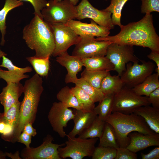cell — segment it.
Instances as JSON below:
<instances>
[{
  "mask_svg": "<svg viewBox=\"0 0 159 159\" xmlns=\"http://www.w3.org/2000/svg\"><path fill=\"white\" fill-rule=\"evenodd\" d=\"M71 89L77 100L81 110L85 111L93 110L95 107V102L86 92L76 85Z\"/></svg>",
  "mask_w": 159,
  "mask_h": 159,
  "instance_id": "f546056e",
  "label": "cell"
},
{
  "mask_svg": "<svg viewBox=\"0 0 159 159\" xmlns=\"http://www.w3.org/2000/svg\"><path fill=\"white\" fill-rule=\"evenodd\" d=\"M150 105L148 97L138 95L132 88L124 85L118 92L114 95L112 113L119 112L130 114L138 107Z\"/></svg>",
  "mask_w": 159,
  "mask_h": 159,
  "instance_id": "52a82bcc",
  "label": "cell"
},
{
  "mask_svg": "<svg viewBox=\"0 0 159 159\" xmlns=\"http://www.w3.org/2000/svg\"><path fill=\"white\" fill-rule=\"evenodd\" d=\"M140 61L142 62H129L126 64V69L120 76L124 85L132 88L142 82L153 72L155 65L150 61Z\"/></svg>",
  "mask_w": 159,
  "mask_h": 159,
  "instance_id": "9c48e42d",
  "label": "cell"
},
{
  "mask_svg": "<svg viewBox=\"0 0 159 159\" xmlns=\"http://www.w3.org/2000/svg\"><path fill=\"white\" fill-rule=\"evenodd\" d=\"M105 121L97 116L94 120L78 137L82 139L100 138L101 136Z\"/></svg>",
  "mask_w": 159,
  "mask_h": 159,
  "instance_id": "83f0119b",
  "label": "cell"
},
{
  "mask_svg": "<svg viewBox=\"0 0 159 159\" xmlns=\"http://www.w3.org/2000/svg\"><path fill=\"white\" fill-rule=\"evenodd\" d=\"M50 25L54 39L55 47L52 55L53 57L67 51L70 47L76 45L81 40V37L71 27L64 24L56 23Z\"/></svg>",
  "mask_w": 159,
  "mask_h": 159,
  "instance_id": "30bf717a",
  "label": "cell"
},
{
  "mask_svg": "<svg viewBox=\"0 0 159 159\" xmlns=\"http://www.w3.org/2000/svg\"><path fill=\"white\" fill-rule=\"evenodd\" d=\"M130 142L126 147L135 153L152 146H159V134L154 133L145 134L137 132L130 133L128 135Z\"/></svg>",
  "mask_w": 159,
  "mask_h": 159,
  "instance_id": "ac0fdd59",
  "label": "cell"
},
{
  "mask_svg": "<svg viewBox=\"0 0 159 159\" xmlns=\"http://www.w3.org/2000/svg\"><path fill=\"white\" fill-rule=\"evenodd\" d=\"M134 53L133 46L112 43L108 47L105 56L113 65L114 70L120 77L127 63L139 61Z\"/></svg>",
  "mask_w": 159,
  "mask_h": 159,
  "instance_id": "ba28073f",
  "label": "cell"
},
{
  "mask_svg": "<svg viewBox=\"0 0 159 159\" xmlns=\"http://www.w3.org/2000/svg\"><path fill=\"white\" fill-rule=\"evenodd\" d=\"M34 15L30 23L23 28L22 38L28 47L35 51V56L39 58L50 57L55 47L52 30L42 17Z\"/></svg>",
  "mask_w": 159,
  "mask_h": 159,
  "instance_id": "7a4b0ae2",
  "label": "cell"
},
{
  "mask_svg": "<svg viewBox=\"0 0 159 159\" xmlns=\"http://www.w3.org/2000/svg\"><path fill=\"white\" fill-rule=\"evenodd\" d=\"M74 114L72 110L64 106L61 102L52 104L48 115V118L53 129L60 137L64 138L67 135L64 130L68 122L73 120Z\"/></svg>",
  "mask_w": 159,
  "mask_h": 159,
  "instance_id": "5bb4252c",
  "label": "cell"
},
{
  "mask_svg": "<svg viewBox=\"0 0 159 159\" xmlns=\"http://www.w3.org/2000/svg\"><path fill=\"white\" fill-rule=\"evenodd\" d=\"M116 148L98 146L95 148L92 156V159H115Z\"/></svg>",
  "mask_w": 159,
  "mask_h": 159,
  "instance_id": "d590c367",
  "label": "cell"
},
{
  "mask_svg": "<svg viewBox=\"0 0 159 159\" xmlns=\"http://www.w3.org/2000/svg\"><path fill=\"white\" fill-rule=\"evenodd\" d=\"M114 94L104 95L99 103L95 107L93 110L100 118L105 120L112 113Z\"/></svg>",
  "mask_w": 159,
  "mask_h": 159,
  "instance_id": "484cf974",
  "label": "cell"
},
{
  "mask_svg": "<svg viewBox=\"0 0 159 159\" xmlns=\"http://www.w3.org/2000/svg\"><path fill=\"white\" fill-rule=\"evenodd\" d=\"M29 2L33 7L34 14H36L42 17L41 11L46 7L47 1L46 0H20Z\"/></svg>",
  "mask_w": 159,
  "mask_h": 159,
  "instance_id": "f35d334b",
  "label": "cell"
},
{
  "mask_svg": "<svg viewBox=\"0 0 159 159\" xmlns=\"http://www.w3.org/2000/svg\"><path fill=\"white\" fill-rule=\"evenodd\" d=\"M120 27V31L116 35L95 39L119 44L147 47L151 50L159 51V37L151 14H145L139 21L122 25Z\"/></svg>",
  "mask_w": 159,
  "mask_h": 159,
  "instance_id": "6da1fadb",
  "label": "cell"
},
{
  "mask_svg": "<svg viewBox=\"0 0 159 159\" xmlns=\"http://www.w3.org/2000/svg\"><path fill=\"white\" fill-rule=\"evenodd\" d=\"M99 138L100 142L98 146L115 148L119 147L114 128L110 124L106 122L102 134Z\"/></svg>",
  "mask_w": 159,
  "mask_h": 159,
  "instance_id": "4316f807",
  "label": "cell"
},
{
  "mask_svg": "<svg viewBox=\"0 0 159 159\" xmlns=\"http://www.w3.org/2000/svg\"><path fill=\"white\" fill-rule=\"evenodd\" d=\"M105 121L114 128L119 147L126 148L130 142L128 135L137 132L145 134H151L155 132L151 130L141 116L134 113L125 114L119 112L112 113Z\"/></svg>",
  "mask_w": 159,
  "mask_h": 159,
  "instance_id": "277c9868",
  "label": "cell"
},
{
  "mask_svg": "<svg viewBox=\"0 0 159 159\" xmlns=\"http://www.w3.org/2000/svg\"><path fill=\"white\" fill-rule=\"evenodd\" d=\"M83 66L88 70L114 71V66L105 56L81 58Z\"/></svg>",
  "mask_w": 159,
  "mask_h": 159,
  "instance_id": "7402d4cb",
  "label": "cell"
},
{
  "mask_svg": "<svg viewBox=\"0 0 159 159\" xmlns=\"http://www.w3.org/2000/svg\"><path fill=\"white\" fill-rule=\"evenodd\" d=\"M56 1H61L62 0H53ZM70 2L74 5L76 6L79 1V0H69Z\"/></svg>",
  "mask_w": 159,
  "mask_h": 159,
  "instance_id": "7dc6e473",
  "label": "cell"
},
{
  "mask_svg": "<svg viewBox=\"0 0 159 159\" xmlns=\"http://www.w3.org/2000/svg\"><path fill=\"white\" fill-rule=\"evenodd\" d=\"M32 123L28 122L24 125L22 132H24L32 137H34L37 134L36 130L32 126Z\"/></svg>",
  "mask_w": 159,
  "mask_h": 159,
  "instance_id": "ee69618b",
  "label": "cell"
},
{
  "mask_svg": "<svg viewBox=\"0 0 159 159\" xmlns=\"http://www.w3.org/2000/svg\"><path fill=\"white\" fill-rule=\"evenodd\" d=\"M124 85L119 76H112L110 72L103 79L100 90L104 95H114L119 91Z\"/></svg>",
  "mask_w": 159,
  "mask_h": 159,
  "instance_id": "cb8c5ba5",
  "label": "cell"
},
{
  "mask_svg": "<svg viewBox=\"0 0 159 159\" xmlns=\"http://www.w3.org/2000/svg\"><path fill=\"white\" fill-rule=\"evenodd\" d=\"M90 21L87 23L72 19L65 24L71 27L81 37H104L109 35L110 29L98 25L92 20Z\"/></svg>",
  "mask_w": 159,
  "mask_h": 159,
  "instance_id": "2e32d148",
  "label": "cell"
},
{
  "mask_svg": "<svg viewBox=\"0 0 159 159\" xmlns=\"http://www.w3.org/2000/svg\"><path fill=\"white\" fill-rule=\"evenodd\" d=\"M109 5L103 10L110 12L112 23L114 25L120 27L122 11L125 3L129 0H110Z\"/></svg>",
  "mask_w": 159,
  "mask_h": 159,
  "instance_id": "4dcf8cb0",
  "label": "cell"
},
{
  "mask_svg": "<svg viewBox=\"0 0 159 159\" xmlns=\"http://www.w3.org/2000/svg\"><path fill=\"white\" fill-rule=\"evenodd\" d=\"M110 72L107 71H90L85 69L81 76L92 86L100 89L103 79Z\"/></svg>",
  "mask_w": 159,
  "mask_h": 159,
  "instance_id": "1f68e13d",
  "label": "cell"
},
{
  "mask_svg": "<svg viewBox=\"0 0 159 159\" xmlns=\"http://www.w3.org/2000/svg\"><path fill=\"white\" fill-rule=\"evenodd\" d=\"M23 92V85L20 82L7 84L0 94V102L4 108L3 113H6L19 101V98Z\"/></svg>",
  "mask_w": 159,
  "mask_h": 159,
  "instance_id": "d6986e66",
  "label": "cell"
},
{
  "mask_svg": "<svg viewBox=\"0 0 159 159\" xmlns=\"http://www.w3.org/2000/svg\"><path fill=\"white\" fill-rule=\"evenodd\" d=\"M6 157H8L11 158L12 159H21L19 156V151L16 152L15 153L13 154L11 153H8L6 152Z\"/></svg>",
  "mask_w": 159,
  "mask_h": 159,
  "instance_id": "f6af8a7d",
  "label": "cell"
},
{
  "mask_svg": "<svg viewBox=\"0 0 159 159\" xmlns=\"http://www.w3.org/2000/svg\"><path fill=\"white\" fill-rule=\"evenodd\" d=\"M159 75L157 73H152L132 89L138 95L148 97L152 92L159 87Z\"/></svg>",
  "mask_w": 159,
  "mask_h": 159,
  "instance_id": "603a6c76",
  "label": "cell"
},
{
  "mask_svg": "<svg viewBox=\"0 0 159 159\" xmlns=\"http://www.w3.org/2000/svg\"><path fill=\"white\" fill-rule=\"evenodd\" d=\"M2 58L0 64V78L4 80L7 84L19 83L21 80L29 77L25 74L32 71L31 67H19L14 65L6 56H3Z\"/></svg>",
  "mask_w": 159,
  "mask_h": 159,
  "instance_id": "9a60e30c",
  "label": "cell"
},
{
  "mask_svg": "<svg viewBox=\"0 0 159 159\" xmlns=\"http://www.w3.org/2000/svg\"><path fill=\"white\" fill-rule=\"evenodd\" d=\"M7 54L3 51L0 50V58L2 57L3 56H6Z\"/></svg>",
  "mask_w": 159,
  "mask_h": 159,
  "instance_id": "c3c4849f",
  "label": "cell"
},
{
  "mask_svg": "<svg viewBox=\"0 0 159 159\" xmlns=\"http://www.w3.org/2000/svg\"><path fill=\"white\" fill-rule=\"evenodd\" d=\"M66 146L58 149L59 154L62 159L70 158L72 159H82L85 157H92L97 138L82 139L75 137H67Z\"/></svg>",
  "mask_w": 159,
  "mask_h": 159,
  "instance_id": "8992f818",
  "label": "cell"
},
{
  "mask_svg": "<svg viewBox=\"0 0 159 159\" xmlns=\"http://www.w3.org/2000/svg\"><path fill=\"white\" fill-rule=\"evenodd\" d=\"M23 5V2L20 0H5L3 7L0 10V31L1 34V44L2 45H3L5 42L6 19L7 14L11 10Z\"/></svg>",
  "mask_w": 159,
  "mask_h": 159,
  "instance_id": "d4e9b609",
  "label": "cell"
},
{
  "mask_svg": "<svg viewBox=\"0 0 159 159\" xmlns=\"http://www.w3.org/2000/svg\"><path fill=\"white\" fill-rule=\"evenodd\" d=\"M147 57L155 63L156 67L155 68L156 73L159 75V51L151 50Z\"/></svg>",
  "mask_w": 159,
  "mask_h": 159,
  "instance_id": "7bdbcfd3",
  "label": "cell"
},
{
  "mask_svg": "<svg viewBox=\"0 0 159 159\" xmlns=\"http://www.w3.org/2000/svg\"><path fill=\"white\" fill-rule=\"evenodd\" d=\"M133 113L142 117L151 130L159 134V108L146 105L138 107Z\"/></svg>",
  "mask_w": 159,
  "mask_h": 159,
  "instance_id": "44dd1931",
  "label": "cell"
},
{
  "mask_svg": "<svg viewBox=\"0 0 159 159\" xmlns=\"http://www.w3.org/2000/svg\"><path fill=\"white\" fill-rule=\"evenodd\" d=\"M103 0L105 1H107L109 0Z\"/></svg>",
  "mask_w": 159,
  "mask_h": 159,
  "instance_id": "681fc988",
  "label": "cell"
},
{
  "mask_svg": "<svg viewBox=\"0 0 159 159\" xmlns=\"http://www.w3.org/2000/svg\"><path fill=\"white\" fill-rule=\"evenodd\" d=\"M73 120L74 127L67 137H73L79 135L91 124L97 116L94 110L85 111L76 110Z\"/></svg>",
  "mask_w": 159,
  "mask_h": 159,
  "instance_id": "ffe728a7",
  "label": "cell"
},
{
  "mask_svg": "<svg viewBox=\"0 0 159 159\" xmlns=\"http://www.w3.org/2000/svg\"><path fill=\"white\" fill-rule=\"evenodd\" d=\"M117 153L115 159H137L136 153H134L127 148L118 147L116 148Z\"/></svg>",
  "mask_w": 159,
  "mask_h": 159,
  "instance_id": "74e56055",
  "label": "cell"
},
{
  "mask_svg": "<svg viewBox=\"0 0 159 159\" xmlns=\"http://www.w3.org/2000/svg\"><path fill=\"white\" fill-rule=\"evenodd\" d=\"M42 78L36 73L26 80L23 85L24 97L21 102L19 120L9 142L14 143L25 124L35 120L40 97L44 90Z\"/></svg>",
  "mask_w": 159,
  "mask_h": 159,
  "instance_id": "3957f363",
  "label": "cell"
},
{
  "mask_svg": "<svg viewBox=\"0 0 159 159\" xmlns=\"http://www.w3.org/2000/svg\"><path fill=\"white\" fill-rule=\"evenodd\" d=\"M56 61L67 70V74L65 78V83H73L77 78V74L83 66L81 58L70 55L66 51L57 56Z\"/></svg>",
  "mask_w": 159,
  "mask_h": 159,
  "instance_id": "e0dca14e",
  "label": "cell"
},
{
  "mask_svg": "<svg viewBox=\"0 0 159 159\" xmlns=\"http://www.w3.org/2000/svg\"><path fill=\"white\" fill-rule=\"evenodd\" d=\"M49 57L39 58L35 56L26 58L31 64L36 73L40 76H46L49 69Z\"/></svg>",
  "mask_w": 159,
  "mask_h": 159,
  "instance_id": "d6a6232c",
  "label": "cell"
},
{
  "mask_svg": "<svg viewBox=\"0 0 159 159\" xmlns=\"http://www.w3.org/2000/svg\"><path fill=\"white\" fill-rule=\"evenodd\" d=\"M20 103L21 102L19 101L11 107L6 113H0V121L12 125L15 130L19 121Z\"/></svg>",
  "mask_w": 159,
  "mask_h": 159,
  "instance_id": "e575fe53",
  "label": "cell"
},
{
  "mask_svg": "<svg viewBox=\"0 0 159 159\" xmlns=\"http://www.w3.org/2000/svg\"><path fill=\"white\" fill-rule=\"evenodd\" d=\"M80 37L81 40L75 45L72 55L81 58L105 56L108 46L112 43L97 40L94 37Z\"/></svg>",
  "mask_w": 159,
  "mask_h": 159,
  "instance_id": "8fae6325",
  "label": "cell"
},
{
  "mask_svg": "<svg viewBox=\"0 0 159 159\" xmlns=\"http://www.w3.org/2000/svg\"><path fill=\"white\" fill-rule=\"evenodd\" d=\"M141 13L150 14L153 12H159V0H141Z\"/></svg>",
  "mask_w": 159,
  "mask_h": 159,
  "instance_id": "8d00e7d4",
  "label": "cell"
},
{
  "mask_svg": "<svg viewBox=\"0 0 159 159\" xmlns=\"http://www.w3.org/2000/svg\"><path fill=\"white\" fill-rule=\"evenodd\" d=\"M53 137L48 134L40 146L33 148H25L21 151L20 155L24 159H62L59 156L58 149L65 143L60 144L52 143Z\"/></svg>",
  "mask_w": 159,
  "mask_h": 159,
  "instance_id": "7c38bea8",
  "label": "cell"
},
{
  "mask_svg": "<svg viewBox=\"0 0 159 159\" xmlns=\"http://www.w3.org/2000/svg\"><path fill=\"white\" fill-rule=\"evenodd\" d=\"M73 83L83 90L95 103L100 101L104 97V94L100 89L93 87L82 77L77 78Z\"/></svg>",
  "mask_w": 159,
  "mask_h": 159,
  "instance_id": "836d02e7",
  "label": "cell"
},
{
  "mask_svg": "<svg viewBox=\"0 0 159 159\" xmlns=\"http://www.w3.org/2000/svg\"><path fill=\"white\" fill-rule=\"evenodd\" d=\"M148 100L153 107L159 108V87L149 95L148 97Z\"/></svg>",
  "mask_w": 159,
  "mask_h": 159,
  "instance_id": "ab89813d",
  "label": "cell"
},
{
  "mask_svg": "<svg viewBox=\"0 0 159 159\" xmlns=\"http://www.w3.org/2000/svg\"><path fill=\"white\" fill-rule=\"evenodd\" d=\"M32 136L24 132H22L17 138V141L23 144L26 147L29 148L31 142Z\"/></svg>",
  "mask_w": 159,
  "mask_h": 159,
  "instance_id": "60d3db41",
  "label": "cell"
},
{
  "mask_svg": "<svg viewBox=\"0 0 159 159\" xmlns=\"http://www.w3.org/2000/svg\"><path fill=\"white\" fill-rule=\"evenodd\" d=\"M141 156L142 159H159V146H157L148 154H145L141 153Z\"/></svg>",
  "mask_w": 159,
  "mask_h": 159,
  "instance_id": "b9f144b4",
  "label": "cell"
},
{
  "mask_svg": "<svg viewBox=\"0 0 159 159\" xmlns=\"http://www.w3.org/2000/svg\"><path fill=\"white\" fill-rule=\"evenodd\" d=\"M6 157V153L0 150V159H5Z\"/></svg>",
  "mask_w": 159,
  "mask_h": 159,
  "instance_id": "bcb514c9",
  "label": "cell"
},
{
  "mask_svg": "<svg viewBox=\"0 0 159 159\" xmlns=\"http://www.w3.org/2000/svg\"><path fill=\"white\" fill-rule=\"evenodd\" d=\"M57 98L65 107L81 110L77 98L68 86L62 88L57 94Z\"/></svg>",
  "mask_w": 159,
  "mask_h": 159,
  "instance_id": "f1b7e54d",
  "label": "cell"
},
{
  "mask_svg": "<svg viewBox=\"0 0 159 159\" xmlns=\"http://www.w3.org/2000/svg\"><path fill=\"white\" fill-rule=\"evenodd\" d=\"M41 13L43 20L49 25L56 23L65 24L76 19L77 16L76 6L69 0H50Z\"/></svg>",
  "mask_w": 159,
  "mask_h": 159,
  "instance_id": "5b68a950",
  "label": "cell"
},
{
  "mask_svg": "<svg viewBox=\"0 0 159 159\" xmlns=\"http://www.w3.org/2000/svg\"><path fill=\"white\" fill-rule=\"evenodd\" d=\"M76 19L80 20L89 18L98 25L109 29H113L115 26L112 23L111 13L103 9L100 10L93 7L88 0H81L76 6Z\"/></svg>",
  "mask_w": 159,
  "mask_h": 159,
  "instance_id": "4fadbf2b",
  "label": "cell"
}]
</instances>
